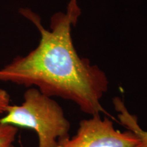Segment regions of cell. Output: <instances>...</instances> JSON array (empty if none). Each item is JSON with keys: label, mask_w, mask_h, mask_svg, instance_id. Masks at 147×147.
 Returning <instances> with one entry per match:
<instances>
[{"label": "cell", "mask_w": 147, "mask_h": 147, "mask_svg": "<svg viewBox=\"0 0 147 147\" xmlns=\"http://www.w3.org/2000/svg\"><path fill=\"white\" fill-rule=\"evenodd\" d=\"M115 109L117 112V117L121 123L127 129L133 132L139 139V144L134 147H147V131L142 129L138 123L137 117L129 112L124 102L120 97L113 99Z\"/></svg>", "instance_id": "obj_4"}, {"label": "cell", "mask_w": 147, "mask_h": 147, "mask_svg": "<svg viewBox=\"0 0 147 147\" xmlns=\"http://www.w3.org/2000/svg\"><path fill=\"white\" fill-rule=\"evenodd\" d=\"M18 129L8 124L0 123V147H8L16 139Z\"/></svg>", "instance_id": "obj_5"}, {"label": "cell", "mask_w": 147, "mask_h": 147, "mask_svg": "<svg viewBox=\"0 0 147 147\" xmlns=\"http://www.w3.org/2000/svg\"><path fill=\"white\" fill-rule=\"evenodd\" d=\"M19 12L37 27L40 40L26 56L16 57L0 69V81L36 86L47 96L71 101L91 116L106 113L101 100L108 91L107 76L89 59L80 57L73 44L71 29L81 14L77 0H69L65 12L53 14L50 29L30 9Z\"/></svg>", "instance_id": "obj_1"}, {"label": "cell", "mask_w": 147, "mask_h": 147, "mask_svg": "<svg viewBox=\"0 0 147 147\" xmlns=\"http://www.w3.org/2000/svg\"><path fill=\"white\" fill-rule=\"evenodd\" d=\"M138 144L133 132L116 129L109 118L95 115L80 121L76 134L59 141V147H134Z\"/></svg>", "instance_id": "obj_3"}, {"label": "cell", "mask_w": 147, "mask_h": 147, "mask_svg": "<svg viewBox=\"0 0 147 147\" xmlns=\"http://www.w3.org/2000/svg\"><path fill=\"white\" fill-rule=\"evenodd\" d=\"M0 123L32 129L36 132L38 147H59V142L70 137V123L56 101L30 88L24 93L21 105L7 108Z\"/></svg>", "instance_id": "obj_2"}, {"label": "cell", "mask_w": 147, "mask_h": 147, "mask_svg": "<svg viewBox=\"0 0 147 147\" xmlns=\"http://www.w3.org/2000/svg\"><path fill=\"white\" fill-rule=\"evenodd\" d=\"M8 147H14V145H13V144H11V145H10V146H9Z\"/></svg>", "instance_id": "obj_6"}]
</instances>
